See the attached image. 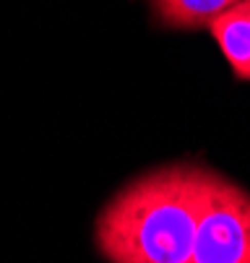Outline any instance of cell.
I'll list each match as a JSON object with an SVG mask.
<instances>
[{"instance_id": "obj_1", "label": "cell", "mask_w": 250, "mask_h": 263, "mask_svg": "<svg viewBox=\"0 0 250 263\" xmlns=\"http://www.w3.org/2000/svg\"><path fill=\"white\" fill-rule=\"evenodd\" d=\"M214 175L198 164H169L125 185L99 211V253L110 263H190Z\"/></svg>"}, {"instance_id": "obj_4", "label": "cell", "mask_w": 250, "mask_h": 263, "mask_svg": "<svg viewBox=\"0 0 250 263\" xmlns=\"http://www.w3.org/2000/svg\"><path fill=\"white\" fill-rule=\"evenodd\" d=\"M242 0H151L157 18L169 29H208L211 21Z\"/></svg>"}, {"instance_id": "obj_2", "label": "cell", "mask_w": 250, "mask_h": 263, "mask_svg": "<svg viewBox=\"0 0 250 263\" xmlns=\"http://www.w3.org/2000/svg\"><path fill=\"white\" fill-rule=\"evenodd\" d=\"M190 263H250V193L222 175L206 193Z\"/></svg>"}, {"instance_id": "obj_3", "label": "cell", "mask_w": 250, "mask_h": 263, "mask_svg": "<svg viewBox=\"0 0 250 263\" xmlns=\"http://www.w3.org/2000/svg\"><path fill=\"white\" fill-rule=\"evenodd\" d=\"M208 29L235 76L240 81H250V0H242L217 16Z\"/></svg>"}]
</instances>
